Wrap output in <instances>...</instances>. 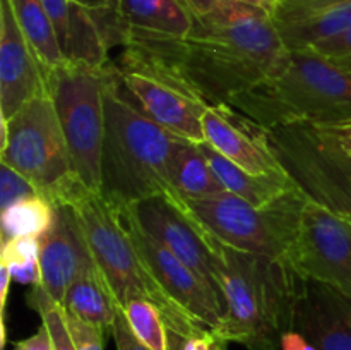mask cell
I'll return each mask as SVG.
<instances>
[{
    "instance_id": "1",
    "label": "cell",
    "mask_w": 351,
    "mask_h": 350,
    "mask_svg": "<svg viewBox=\"0 0 351 350\" xmlns=\"http://www.w3.org/2000/svg\"><path fill=\"white\" fill-rule=\"evenodd\" d=\"M185 36L127 30L119 64L144 69L209 106L230 105L283 57L273 17L235 0H218Z\"/></svg>"
},
{
    "instance_id": "2",
    "label": "cell",
    "mask_w": 351,
    "mask_h": 350,
    "mask_svg": "<svg viewBox=\"0 0 351 350\" xmlns=\"http://www.w3.org/2000/svg\"><path fill=\"white\" fill-rule=\"evenodd\" d=\"M216 283L225 314L213 336L249 350H281L291 329L300 275L288 259L245 253L216 239Z\"/></svg>"
},
{
    "instance_id": "3",
    "label": "cell",
    "mask_w": 351,
    "mask_h": 350,
    "mask_svg": "<svg viewBox=\"0 0 351 350\" xmlns=\"http://www.w3.org/2000/svg\"><path fill=\"white\" fill-rule=\"evenodd\" d=\"M184 141L151 120L123 88L115 65H106L103 198L130 206L153 196H171V158Z\"/></svg>"
},
{
    "instance_id": "4",
    "label": "cell",
    "mask_w": 351,
    "mask_h": 350,
    "mask_svg": "<svg viewBox=\"0 0 351 350\" xmlns=\"http://www.w3.org/2000/svg\"><path fill=\"white\" fill-rule=\"evenodd\" d=\"M230 105L263 129L338 122L351 115V74L311 48H287L273 71Z\"/></svg>"
},
{
    "instance_id": "5",
    "label": "cell",
    "mask_w": 351,
    "mask_h": 350,
    "mask_svg": "<svg viewBox=\"0 0 351 350\" xmlns=\"http://www.w3.org/2000/svg\"><path fill=\"white\" fill-rule=\"evenodd\" d=\"M69 205L74 206L93 257L120 307L132 299H146L160 307L173 338L184 342L192 336L211 335L175 304L154 280L137 250L119 206L103 198L101 192L89 189H82Z\"/></svg>"
},
{
    "instance_id": "6",
    "label": "cell",
    "mask_w": 351,
    "mask_h": 350,
    "mask_svg": "<svg viewBox=\"0 0 351 350\" xmlns=\"http://www.w3.org/2000/svg\"><path fill=\"white\" fill-rule=\"evenodd\" d=\"M0 120V161L23 174L43 198L53 205H69L86 189L75 175L50 96H36L10 119Z\"/></svg>"
},
{
    "instance_id": "7",
    "label": "cell",
    "mask_w": 351,
    "mask_h": 350,
    "mask_svg": "<svg viewBox=\"0 0 351 350\" xmlns=\"http://www.w3.org/2000/svg\"><path fill=\"white\" fill-rule=\"evenodd\" d=\"M307 201V196L295 189L267 206H254L230 192L184 202L195 220L226 246L290 261Z\"/></svg>"
},
{
    "instance_id": "8",
    "label": "cell",
    "mask_w": 351,
    "mask_h": 350,
    "mask_svg": "<svg viewBox=\"0 0 351 350\" xmlns=\"http://www.w3.org/2000/svg\"><path fill=\"white\" fill-rule=\"evenodd\" d=\"M105 67L65 60L47 71V93L67 141L75 175L93 192L101 191L105 139Z\"/></svg>"
},
{
    "instance_id": "9",
    "label": "cell",
    "mask_w": 351,
    "mask_h": 350,
    "mask_svg": "<svg viewBox=\"0 0 351 350\" xmlns=\"http://www.w3.org/2000/svg\"><path fill=\"white\" fill-rule=\"evenodd\" d=\"M271 150L297 187L324 208L351 213V153L314 124L264 129Z\"/></svg>"
},
{
    "instance_id": "10",
    "label": "cell",
    "mask_w": 351,
    "mask_h": 350,
    "mask_svg": "<svg viewBox=\"0 0 351 350\" xmlns=\"http://www.w3.org/2000/svg\"><path fill=\"white\" fill-rule=\"evenodd\" d=\"M290 263L302 278L321 281L351 299V213L307 201Z\"/></svg>"
},
{
    "instance_id": "11",
    "label": "cell",
    "mask_w": 351,
    "mask_h": 350,
    "mask_svg": "<svg viewBox=\"0 0 351 350\" xmlns=\"http://www.w3.org/2000/svg\"><path fill=\"white\" fill-rule=\"evenodd\" d=\"M119 208L137 250L153 273L154 280L175 304L180 305L202 329L213 335L225 314L221 294L213 287L208 278L178 259L170 249L151 237L134 220L127 206Z\"/></svg>"
},
{
    "instance_id": "12",
    "label": "cell",
    "mask_w": 351,
    "mask_h": 350,
    "mask_svg": "<svg viewBox=\"0 0 351 350\" xmlns=\"http://www.w3.org/2000/svg\"><path fill=\"white\" fill-rule=\"evenodd\" d=\"M127 208L151 237L170 249L178 259L208 278L219 292L216 283V237L195 220L184 201L163 194L143 199Z\"/></svg>"
},
{
    "instance_id": "13",
    "label": "cell",
    "mask_w": 351,
    "mask_h": 350,
    "mask_svg": "<svg viewBox=\"0 0 351 350\" xmlns=\"http://www.w3.org/2000/svg\"><path fill=\"white\" fill-rule=\"evenodd\" d=\"M113 65L119 71L123 88L151 120L182 139L192 143L206 141L202 115L209 105L144 69Z\"/></svg>"
},
{
    "instance_id": "14",
    "label": "cell",
    "mask_w": 351,
    "mask_h": 350,
    "mask_svg": "<svg viewBox=\"0 0 351 350\" xmlns=\"http://www.w3.org/2000/svg\"><path fill=\"white\" fill-rule=\"evenodd\" d=\"M40 287L62 305L69 285L84 271L96 266L82 230L81 220L72 205H55V220L40 237Z\"/></svg>"
},
{
    "instance_id": "15",
    "label": "cell",
    "mask_w": 351,
    "mask_h": 350,
    "mask_svg": "<svg viewBox=\"0 0 351 350\" xmlns=\"http://www.w3.org/2000/svg\"><path fill=\"white\" fill-rule=\"evenodd\" d=\"M47 93V71L24 36L9 0H0V119Z\"/></svg>"
},
{
    "instance_id": "16",
    "label": "cell",
    "mask_w": 351,
    "mask_h": 350,
    "mask_svg": "<svg viewBox=\"0 0 351 350\" xmlns=\"http://www.w3.org/2000/svg\"><path fill=\"white\" fill-rule=\"evenodd\" d=\"M206 143L254 175H288L271 150L263 127L232 105L208 106L202 115Z\"/></svg>"
},
{
    "instance_id": "17",
    "label": "cell",
    "mask_w": 351,
    "mask_h": 350,
    "mask_svg": "<svg viewBox=\"0 0 351 350\" xmlns=\"http://www.w3.org/2000/svg\"><path fill=\"white\" fill-rule=\"evenodd\" d=\"M290 331L315 350H351V323L341 294L311 278L300 277Z\"/></svg>"
},
{
    "instance_id": "18",
    "label": "cell",
    "mask_w": 351,
    "mask_h": 350,
    "mask_svg": "<svg viewBox=\"0 0 351 350\" xmlns=\"http://www.w3.org/2000/svg\"><path fill=\"white\" fill-rule=\"evenodd\" d=\"M65 60L105 67L108 45L91 10L74 0H43Z\"/></svg>"
},
{
    "instance_id": "19",
    "label": "cell",
    "mask_w": 351,
    "mask_h": 350,
    "mask_svg": "<svg viewBox=\"0 0 351 350\" xmlns=\"http://www.w3.org/2000/svg\"><path fill=\"white\" fill-rule=\"evenodd\" d=\"M273 21L288 50H304L348 30L351 0L319 7L281 5Z\"/></svg>"
},
{
    "instance_id": "20",
    "label": "cell",
    "mask_w": 351,
    "mask_h": 350,
    "mask_svg": "<svg viewBox=\"0 0 351 350\" xmlns=\"http://www.w3.org/2000/svg\"><path fill=\"white\" fill-rule=\"evenodd\" d=\"M199 148L204 153L206 160L211 165L213 172L230 194L250 202L254 206H267L276 199L283 198L288 192L295 191L297 184L290 175H254L242 167L230 161L215 150L209 143L202 141Z\"/></svg>"
},
{
    "instance_id": "21",
    "label": "cell",
    "mask_w": 351,
    "mask_h": 350,
    "mask_svg": "<svg viewBox=\"0 0 351 350\" xmlns=\"http://www.w3.org/2000/svg\"><path fill=\"white\" fill-rule=\"evenodd\" d=\"M123 30L167 36H185L195 26V17L184 0H117Z\"/></svg>"
},
{
    "instance_id": "22",
    "label": "cell",
    "mask_w": 351,
    "mask_h": 350,
    "mask_svg": "<svg viewBox=\"0 0 351 350\" xmlns=\"http://www.w3.org/2000/svg\"><path fill=\"white\" fill-rule=\"evenodd\" d=\"M62 309L74 318L98 326L105 333L112 335L113 323L120 311V305L106 283L98 264L91 270L79 275L65 292Z\"/></svg>"
},
{
    "instance_id": "23",
    "label": "cell",
    "mask_w": 351,
    "mask_h": 350,
    "mask_svg": "<svg viewBox=\"0 0 351 350\" xmlns=\"http://www.w3.org/2000/svg\"><path fill=\"white\" fill-rule=\"evenodd\" d=\"M170 187L171 198L178 201H195L226 192L199 143L192 141H184L171 158Z\"/></svg>"
},
{
    "instance_id": "24",
    "label": "cell",
    "mask_w": 351,
    "mask_h": 350,
    "mask_svg": "<svg viewBox=\"0 0 351 350\" xmlns=\"http://www.w3.org/2000/svg\"><path fill=\"white\" fill-rule=\"evenodd\" d=\"M14 16L45 71L65 62L43 0H9Z\"/></svg>"
},
{
    "instance_id": "25",
    "label": "cell",
    "mask_w": 351,
    "mask_h": 350,
    "mask_svg": "<svg viewBox=\"0 0 351 350\" xmlns=\"http://www.w3.org/2000/svg\"><path fill=\"white\" fill-rule=\"evenodd\" d=\"M55 220V205L43 196H31L16 205L2 209V239L0 244L14 237H38L40 239Z\"/></svg>"
},
{
    "instance_id": "26",
    "label": "cell",
    "mask_w": 351,
    "mask_h": 350,
    "mask_svg": "<svg viewBox=\"0 0 351 350\" xmlns=\"http://www.w3.org/2000/svg\"><path fill=\"white\" fill-rule=\"evenodd\" d=\"M130 331L151 350H173L170 329L160 307L146 299H132L122 305Z\"/></svg>"
},
{
    "instance_id": "27",
    "label": "cell",
    "mask_w": 351,
    "mask_h": 350,
    "mask_svg": "<svg viewBox=\"0 0 351 350\" xmlns=\"http://www.w3.org/2000/svg\"><path fill=\"white\" fill-rule=\"evenodd\" d=\"M26 302L33 311L40 314L41 323L47 325L55 350H77L71 333H69L64 309L60 304H57L50 295L45 294L36 285H33L31 290L27 292Z\"/></svg>"
},
{
    "instance_id": "28",
    "label": "cell",
    "mask_w": 351,
    "mask_h": 350,
    "mask_svg": "<svg viewBox=\"0 0 351 350\" xmlns=\"http://www.w3.org/2000/svg\"><path fill=\"white\" fill-rule=\"evenodd\" d=\"M31 196L41 194L23 174L0 161V209H7Z\"/></svg>"
},
{
    "instance_id": "29",
    "label": "cell",
    "mask_w": 351,
    "mask_h": 350,
    "mask_svg": "<svg viewBox=\"0 0 351 350\" xmlns=\"http://www.w3.org/2000/svg\"><path fill=\"white\" fill-rule=\"evenodd\" d=\"M40 256V239L38 237H14L2 244L0 264L19 266V264L38 263Z\"/></svg>"
},
{
    "instance_id": "30",
    "label": "cell",
    "mask_w": 351,
    "mask_h": 350,
    "mask_svg": "<svg viewBox=\"0 0 351 350\" xmlns=\"http://www.w3.org/2000/svg\"><path fill=\"white\" fill-rule=\"evenodd\" d=\"M311 50L317 51L319 55L351 74V26L343 33L314 45Z\"/></svg>"
},
{
    "instance_id": "31",
    "label": "cell",
    "mask_w": 351,
    "mask_h": 350,
    "mask_svg": "<svg viewBox=\"0 0 351 350\" xmlns=\"http://www.w3.org/2000/svg\"><path fill=\"white\" fill-rule=\"evenodd\" d=\"M65 323H67L69 333H71L72 340L75 343L77 350H105V335L103 329L98 326L88 325V323L81 321V319L74 318L72 314L64 311Z\"/></svg>"
},
{
    "instance_id": "32",
    "label": "cell",
    "mask_w": 351,
    "mask_h": 350,
    "mask_svg": "<svg viewBox=\"0 0 351 350\" xmlns=\"http://www.w3.org/2000/svg\"><path fill=\"white\" fill-rule=\"evenodd\" d=\"M112 336L113 340H115L117 350H151L147 349L144 343H141L139 340L136 338V335L130 331L125 316H123L122 312V307H120L115 323H113Z\"/></svg>"
},
{
    "instance_id": "33",
    "label": "cell",
    "mask_w": 351,
    "mask_h": 350,
    "mask_svg": "<svg viewBox=\"0 0 351 350\" xmlns=\"http://www.w3.org/2000/svg\"><path fill=\"white\" fill-rule=\"evenodd\" d=\"M314 126H317L341 150L351 153V115L343 120H338V122L314 124Z\"/></svg>"
},
{
    "instance_id": "34",
    "label": "cell",
    "mask_w": 351,
    "mask_h": 350,
    "mask_svg": "<svg viewBox=\"0 0 351 350\" xmlns=\"http://www.w3.org/2000/svg\"><path fill=\"white\" fill-rule=\"evenodd\" d=\"M14 350H55L53 342H51V335L48 331L47 325L41 323L40 328L36 329V333L27 338L21 340L14 345Z\"/></svg>"
},
{
    "instance_id": "35",
    "label": "cell",
    "mask_w": 351,
    "mask_h": 350,
    "mask_svg": "<svg viewBox=\"0 0 351 350\" xmlns=\"http://www.w3.org/2000/svg\"><path fill=\"white\" fill-rule=\"evenodd\" d=\"M10 283L12 277L5 264H0V305H2V349L5 347L7 328H5V311H7V297H9Z\"/></svg>"
},
{
    "instance_id": "36",
    "label": "cell",
    "mask_w": 351,
    "mask_h": 350,
    "mask_svg": "<svg viewBox=\"0 0 351 350\" xmlns=\"http://www.w3.org/2000/svg\"><path fill=\"white\" fill-rule=\"evenodd\" d=\"M215 343L216 340L211 335H199L180 342V349L178 350H211Z\"/></svg>"
},
{
    "instance_id": "37",
    "label": "cell",
    "mask_w": 351,
    "mask_h": 350,
    "mask_svg": "<svg viewBox=\"0 0 351 350\" xmlns=\"http://www.w3.org/2000/svg\"><path fill=\"white\" fill-rule=\"evenodd\" d=\"M235 2L245 3V5L254 7V9L263 10V12H266L267 16H271L274 19V16H276L278 10H280L283 0H235Z\"/></svg>"
},
{
    "instance_id": "38",
    "label": "cell",
    "mask_w": 351,
    "mask_h": 350,
    "mask_svg": "<svg viewBox=\"0 0 351 350\" xmlns=\"http://www.w3.org/2000/svg\"><path fill=\"white\" fill-rule=\"evenodd\" d=\"M75 3L82 5L84 9L93 10H108V9H115L117 5V0H74Z\"/></svg>"
},
{
    "instance_id": "39",
    "label": "cell",
    "mask_w": 351,
    "mask_h": 350,
    "mask_svg": "<svg viewBox=\"0 0 351 350\" xmlns=\"http://www.w3.org/2000/svg\"><path fill=\"white\" fill-rule=\"evenodd\" d=\"M184 2L187 3L194 16H202V14L209 12L218 0H184Z\"/></svg>"
},
{
    "instance_id": "40",
    "label": "cell",
    "mask_w": 351,
    "mask_h": 350,
    "mask_svg": "<svg viewBox=\"0 0 351 350\" xmlns=\"http://www.w3.org/2000/svg\"><path fill=\"white\" fill-rule=\"evenodd\" d=\"M343 2V0H283L281 5L285 7H319L329 5V3Z\"/></svg>"
},
{
    "instance_id": "41",
    "label": "cell",
    "mask_w": 351,
    "mask_h": 350,
    "mask_svg": "<svg viewBox=\"0 0 351 350\" xmlns=\"http://www.w3.org/2000/svg\"><path fill=\"white\" fill-rule=\"evenodd\" d=\"M341 304H343V309H345L346 316H348V319L351 323V299L345 297V295H341Z\"/></svg>"
},
{
    "instance_id": "42",
    "label": "cell",
    "mask_w": 351,
    "mask_h": 350,
    "mask_svg": "<svg viewBox=\"0 0 351 350\" xmlns=\"http://www.w3.org/2000/svg\"><path fill=\"white\" fill-rule=\"evenodd\" d=\"M211 350H225V349H223V345H221V343H218V342H216L215 345H213V349H211Z\"/></svg>"
}]
</instances>
